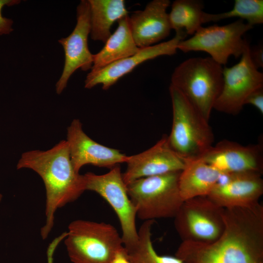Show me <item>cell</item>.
I'll use <instances>...</instances> for the list:
<instances>
[{"label": "cell", "instance_id": "cell-1", "mask_svg": "<svg viewBox=\"0 0 263 263\" xmlns=\"http://www.w3.org/2000/svg\"><path fill=\"white\" fill-rule=\"evenodd\" d=\"M225 229L210 243L182 242L183 263H263V206L224 208Z\"/></svg>", "mask_w": 263, "mask_h": 263}, {"label": "cell", "instance_id": "cell-2", "mask_svg": "<svg viewBox=\"0 0 263 263\" xmlns=\"http://www.w3.org/2000/svg\"><path fill=\"white\" fill-rule=\"evenodd\" d=\"M17 168L31 169L43 180L46 189V221L40 235L46 239L54 226L56 210L75 201L85 191L83 175L75 170L68 143L64 140L47 150L23 153Z\"/></svg>", "mask_w": 263, "mask_h": 263}, {"label": "cell", "instance_id": "cell-3", "mask_svg": "<svg viewBox=\"0 0 263 263\" xmlns=\"http://www.w3.org/2000/svg\"><path fill=\"white\" fill-rule=\"evenodd\" d=\"M222 66L210 57L188 58L174 69L172 85L177 88L196 110L209 121L223 85Z\"/></svg>", "mask_w": 263, "mask_h": 263}, {"label": "cell", "instance_id": "cell-4", "mask_svg": "<svg viewBox=\"0 0 263 263\" xmlns=\"http://www.w3.org/2000/svg\"><path fill=\"white\" fill-rule=\"evenodd\" d=\"M172 125L169 143L185 159L200 158L213 146L214 134L208 121L175 87L170 85Z\"/></svg>", "mask_w": 263, "mask_h": 263}, {"label": "cell", "instance_id": "cell-5", "mask_svg": "<svg viewBox=\"0 0 263 263\" xmlns=\"http://www.w3.org/2000/svg\"><path fill=\"white\" fill-rule=\"evenodd\" d=\"M67 232L64 244L73 263H111L124 248L121 236L108 223L76 220Z\"/></svg>", "mask_w": 263, "mask_h": 263}, {"label": "cell", "instance_id": "cell-6", "mask_svg": "<svg viewBox=\"0 0 263 263\" xmlns=\"http://www.w3.org/2000/svg\"><path fill=\"white\" fill-rule=\"evenodd\" d=\"M181 171L141 178L126 185L137 217L144 221L174 218L184 201L178 185Z\"/></svg>", "mask_w": 263, "mask_h": 263}, {"label": "cell", "instance_id": "cell-7", "mask_svg": "<svg viewBox=\"0 0 263 263\" xmlns=\"http://www.w3.org/2000/svg\"><path fill=\"white\" fill-rule=\"evenodd\" d=\"M83 178L85 190L97 193L113 208L121 225L124 247L126 250L132 248L138 241L136 210L128 195L120 166L116 165L101 175L87 172Z\"/></svg>", "mask_w": 263, "mask_h": 263}, {"label": "cell", "instance_id": "cell-8", "mask_svg": "<svg viewBox=\"0 0 263 263\" xmlns=\"http://www.w3.org/2000/svg\"><path fill=\"white\" fill-rule=\"evenodd\" d=\"M253 27L241 19L222 26H202L192 37L181 41L177 49L205 52L219 64L225 65L230 56L241 57L249 46L243 37Z\"/></svg>", "mask_w": 263, "mask_h": 263}, {"label": "cell", "instance_id": "cell-9", "mask_svg": "<svg viewBox=\"0 0 263 263\" xmlns=\"http://www.w3.org/2000/svg\"><path fill=\"white\" fill-rule=\"evenodd\" d=\"M222 208L207 196L183 201L174 217L175 228L182 242L210 243L225 229Z\"/></svg>", "mask_w": 263, "mask_h": 263}, {"label": "cell", "instance_id": "cell-10", "mask_svg": "<svg viewBox=\"0 0 263 263\" xmlns=\"http://www.w3.org/2000/svg\"><path fill=\"white\" fill-rule=\"evenodd\" d=\"M249 46L240 61L223 68V85L213 109L223 113L237 115L242 110L248 95L263 87V74L255 67L250 56Z\"/></svg>", "mask_w": 263, "mask_h": 263}, {"label": "cell", "instance_id": "cell-11", "mask_svg": "<svg viewBox=\"0 0 263 263\" xmlns=\"http://www.w3.org/2000/svg\"><path fill=\"white\" fill-rule=\"evenodd\" d=\"M90 10L88 0H81L76 8V23L72 32L58 40L64 51L65 60L62 74L56 83V90L60 94L73 73L77 69H91L93 54L88 47L90 34Z\"/></svg>", "mask_w": 263, "mask_h": 263}, {"label": "cell", "instance_id": "cell-12", "mask_svg": "<svg viewBox=\"0 0 263 263\" xmlns=\"http://www.w3.org/2000/svg\"><path fill=\"white\" fill-rule=\"evenodd\" d=\"M202 160L223 174L263 172V141L244 146L223 140L211 147Z\"/></svg>", "mask_w": 263, "mask_h": 263}, {"label": "cell", "instance_id": "cell-13", "mask_svg": "<svg viewBox=\"0 0 263 263\" xmlns=\"http://www.w3.org/2000/svg\"><path fill=\"white\" fill-rule=\"evenodd\" d=\"M186 163V160L170 146L168 135H164L147 150L128 156L122 177L127 185L141 178L182 171Z\"/></svg>", "mask_w": 263, "mask_h": 263}, {"label": "cell", "instance_id": "cell-14", "mask_svg": "<svg viewBox=\"0 0 263 263\" xmlns=\"http://www.w3.org/2000/svg\"><path fill=\"white\" fill-rule=\"evenodd\" d=\"M185 33H176L170 40L148 47L140 48L135 54L120 59L97 70H91L85 80V88L91 89L102 84L104 90L109 89L120 78L131 72L141 63L161 56L176 53L179 43L187 37Z\"/></svg>", "mask_w": 263, "mask_h": 263}, {"label": "cell", "instance_id": "cell-15", "mask_svg": "<svg viewBox=\"0 0 263 263\" xmlns=\"http://www.w3.org/2000/svg\"><path fill=\"white\" fill-rule=\"evenodd\" d=\"M66 141L73 168L78 173L87 164L111 169L126 163L128 159V156L119 150L102 145L89 137L77 119H74L68 127Z\"/></svg>", "mask_w": 263, "mask_h": 263}, {"label": "cell", "instance_id": "cell-16", "mask_svg": "<svg viewBox=\"0 0 263 263\" xmlns=\"http://www.w3.org/2000/svg\"><path fill=\"white\" fill-rule=\"evenodd\" d=\"M262 175L250 172L223 174L207 196L224 208L253 205L259 202L263 194Z\"/></svg>", "mask_w": 263, "mask_h": 263}, {"label": "cell", "instance_id": "cell-17", "mask_svg": "<svg viewBox=\"0 0 263 263\" xmlns=\"http://www.w3.org/2000/svg\"><path fill=\"white\" fill-rule=\"evenodd\" d=\"M169 0H153L143 10L129 16L132 36L139 48L148 47L164 39L171 30L167 10Z\"/></svg>", "mask_w": 263, "mask_h": 263}, {"label": "cell", "instance_id": "cell-18", "mask_svg": "<svg viewBox=\"0 0 263 263\" xmlns=\"http://www.w3.org/2000/svg\"><path fill=\"white\" fill-rule=\"evenodd\" d=\"M223 174L201 158L187 160L178 181L183 200L207 196Z\"/></svg>", "mask_w": 263, "mask_h": 263}, {"label": "cell", "instance_id": "cell-19", "mask_svg": "<svg viewBox=\"0 0 263 263\" xmlns=\"http://www.w3.org/2000/svg\"><path fill=\"white\" fill-rule=\"evenodd\" d=\"M114 32L104 43L102 49L93 54L91 70H97L110 64L137 53L140 48L136 45L132 34L129 16L123 17L117 21Z\"/></svg>", "mask_w": 263, "mask_h": 263}, {"label": "cell", "instance_id": "cell-20", "mask_svg": "<svg viewBox=\"0 0 263 263\" xmlns=\"http://www.w3.org/2000/svg\"><path fill=\"white\" fill-rule=\"evenodd\" d=\"M90 10L91 38L105 43L113 23L128 15L124 0H88Z\"/></svg>", "mask_w": 263, "mask_h": 263}, {"label": "cell", "instance_id": "cell-21", "mask_svg": "<svg viewBox=\"0 0 263 263\" xmlns=\"http://www.w3.org/2000/svg\"><path fill=\"white\" fill-rule=\"evenodd\" d=\"M203 2L199 0L174 1L169 14L171 29L193 36L203 24Z\"/></svg>", "mask_w": 263, "mask_h": 263}, {"label": "cell", "instance_id": "cell-22", "mask_svg": "<svg viewBox=\"0 0 263 263\" xmlns=\"http://www.w3.org/2000/svg\"><path fill=\"white\" fill-rule=\"evenodd\" d=\"M154 220L145 221L138 230V241L132 248L126 250L131 263H183L178 257L159 255L153 248L151 229Z\"/></svg>", "mask_w": 263, "mask_h": 263}, {"label": "cell", "instance_id": "cell-23", "mask_svg": "<svg viewBox=\"0 0 263 263\" xmlns=\"http://www.w3.org/2000/svg\"><path fill=\"white\" fill-rule=\"evenodd\" d=\"M237 17L245 20L248 24L253 26L263 23V0H235L232 9L228 11L210 14L205 12L203 23L216 22L220 20Z\"/></svg>", "mask_w": 263, "mask_h": 263}, {"label": "cell", "instance_id": "cell-24", "mask_svg": "<svg viewBox=\"0 0 263 263\" xmlns=\"http://www.w3.org/2000/svg\"><path fill=\"white\" fill-rule=\"evenodd\" d=\"M19 0H0V35L10 34L13 30L12 19L3 17L2 9L4 6H11L20 2Z\"/></svg>", "mask_w": 263, "mask_h": 263}, {"label": "cell", "instance_id": "cell-25", "mask_svg": "<svg viewBox=\"0 0 263 263\" xmlns=\"http://www.w3.org/2000/svg\"><path fill=\"white\" fill-rule=\"evenodd\" d=\"M250 104L263 114V87L256 89L246 97L244 105Z\"/></svg>", "mask_w": 263, "mask_h": 263}, {"label": "cell", "instance_id": "cell-26", "mask_svg": "<svg viewBox=\"0 0 263 263\" xmlns=\"http://www.w3.org/2000/svg\"><path fill=\"white\" fill-rule=\"evenodd\" d=\"M250 56L254 65L258 69L263 67V48L261 45L250 48Z\"/></svg>", "mask_w": 263, "mask_h": 263}, {"label": "cell", "instance_id": "cell-27", "mask_svg": "<svg viewBox=\"0 0 263 263\" xmlns=\"http://www.w3.org/2000/svg\"><path fill=\"white\" fill-rule=\"evenodd\" d=\"M67 234L64 232L59 236L55 238L49 244L47 250V263H54V254L59 244L63 240Z\"/></svg>", "mask_w": 263, "mask_h": 263}, {"label": "cell", "instance_id": "cell-28", "mask_svg": "<svg viewBox=\"0 0 263 263\" xmlns=\"http://www.w3.org/2000/svg\"><path fill=\"white\" fill-rule=\"evenodd\" d=\"M111 263H131L127 257L125 248L115 255Z\"/></svg>", "mask_w": 263, "mask_h": 263}, {"label": "cell", "instance_id": "cell-29", "mask_svg": "<svg viewBox=\"0 0 263 263\" xmlns=\"http://www.w3.org/2000/svg\"><path fill=\"white\" fill-rule=\"evenodd\" d=\"M2 195H1V194L0 193V202H1L2 200Z\"/></svg>", "mask_w": 263, "mask_h": 263}]
</instances>
